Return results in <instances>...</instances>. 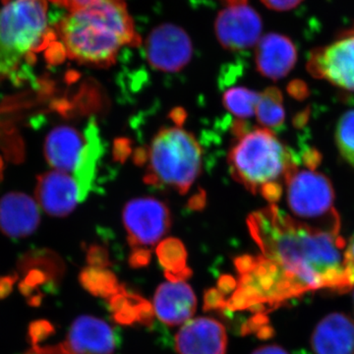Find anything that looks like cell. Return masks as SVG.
<instances>
[{
	"label": "cell",
	"mask_w": 354,
	"mask_h": 354,
	"mask_svg": "<svg viewBox=\"0 0 354 354\" xmlns=\"http://www.w3.org/2000/svg\"><path fill=\"white\" fill-rule=\"evenodd\" d=\"M216 38L228 50H245L259 43L262 20L246 4L228 6L221 10L215 23Z\"/></svg>",
	"instance_id": "10"
},
{
	"label": "cell",
	"mask_w": 354,
	"mask_h": 354,
	"mask_svg": "<svg viewBox=\"0 0 354 354\" xmlns=\"http://www.w3.org/2000/svg\"><path fill=\"white\" fill-rule=\"evenodd\" d=\"M174 348L178 354H225L227 330L215 319H192L177 333Z\"/></svg>",
	"instance_id": "12"
},
{
	"label": "cell",
	"mask_w": 354,
	"mask_h": 354,
	"mask_svg": "<svg viewBox=\"0 0 354 354\" xmlns=\"http://www.w3.org/2000/svg\"><path fill=\"white\" fill-rule=\"evenodd\" d=\"M260 94L245 87H232L223 97L225 108L239 120H244L256 114Z\"/></svg>",
	"instance_id": "23"
},
{
	"label": "cell",
	"mask_w": 354,
	"mask_h": 354,
	"mask_svg": "<svg viewBox=\"0 0 354 354\" xmlns=\"http://www.w3.org/2000/svg\"><path fill=\"white\" fill-rule=\"evenodd\" d=\"M109 310L113 320L122 325H133L135 323L150 327L153 323L155 310L148 300L136 293L127 291L121 285L120 290L108 299Z\"/></svg>",
	"instance_id": "19"
},
{
	"label": "cell",
	"mask_w": 354,
	"mask_h": 354,
	"mask_svg": "<svg viewBox=\"0 0 354 354\" xmlns=\"http://www.w3.org/2000/svg\"><path fill=\"white\" fill-rule=\"evenodd\" d=\"M87 260L90 267L106 269L111 265L108 251L101 246H92L88 251Z\"/></svg>",
	"instance_id": "26"
},
{
	"label": "cell",
	"mask_w": 354,
	"mask_h": 354,
	"mask_svg": "<svg viewBox=\"0 0 354 354\" xmlns=\"http://www.w3.org/2000/svg\"><path fill=\"white\" fill-rule=\"evenodd\" d=\"M57 6L64 7L69 11L76 10V9L82 8V7L90 6L99 0H50Z\"/></svg>",
	"instance_id": "31"
},
{
	"label": "cell",
	"mask_w": 354,
	"mask_h": 354,
	"mask_svg": "<svg viewBox=\"0 0 354 354\" xmlns=\"http://www.w3.org/2000/svg\"><path fill=\"white\" fill-rule=\"evenodd\" d=\"M120 342L118 330L102 319L85 315L74 321L60 346L68 354H113Z\"/></svg>",
	"instance_id": "11"
},
{
	"label": "cell",
	"mask_w": 354,
	"mask_h": 354,
	"mask_svg": "<svg viewBox=\"0 0 354 354\" xmlns=\"http://www.w3.org/2000/svg\"><path fill=\"white\" fill-rule=\"evenodd\" d=\"M255 115L266 129L274 133L283 129L286 111L283 94L278 88L270 87L261 93Z\"/></svg>",
	"instance_id": "22"
},
{
	"label": "cell",
	"mask_w": 354,
	"mask_h": 354,
	"mask_svg": "<svg viewBox=\"0 0 354 354\" xmlns=\"http://www.w3.org/2000/svg\"><path fill=\"white\" fill-rule=\"evenodd\" d=\"M237 288L236 279L232 278V276H227V274H223L221 276L218 281V290L223 293V295H228L230 293H234V290Z\"/></svg>",
	"instance_id": "30"
},
{
	"label": "cell",
	"mask_w": 354,
	"mask_h": 354,
	"mask_svg": "<svg viewBox=\"0 0 354 354\" xmlns=\"http://www.w3.org/2000/svg\"><path fill=\"white\" fill-rule=\"evenodd\" d=\"M227 301L225 295L218 288H209L205 292L204 310H221L227 309Z\"/></svg>",
	"instance_id": "27"
},
{
	"label": "cell",
	"mask_w": 354,
	"mask_h": 354,
	"mask_svg": "<svg viewBox=\"0 0 354 354\" xmlns=\"http://www.w3.org/2000/svg\"><path fill=\"white\" fill-rule=\"evenodd\" d=\"M252 354H290L285 349L278 346H266L256 349Z\"/></svg>",
	"instance_id": "33"
},
{
	"label": "cell",
	"mask_w": 354,
	"mask_h": 354,
	"mask_svg": "<svg viewBox=\"0 0 354 354\" xmlns=\"http://www.w3.org/2000/svg\"><path fill=\"white\" fill-rule=\"evenodd\" d=\"M23 354H68L60 344L55 346H34L31 351Z\"/></svg>",
	"instance_id": "32"
},
{
	"label": "cell",
	"mask_w": 354,
	"mask_h": 354,
	"mask_svg": "<svg viewBox=\"0 0 354 354\" xmlns=\"http://www.w3.org/2000/svg\"><path fill=\"white\" fill-rule=\"evenodd\" d=\"M286 187L288 208L300 223L339 234L334 189L327 177L314 171L312 167L297 169L288 178Z\"/></svg>",
	"instance_id": "6"
},
{
	"label": "cell",
	"mask_w": 354,
	"mask_h": 354,
	"mask_svg": "<svg viewBox=\"0 0 354 354\" xmlns=\"http://www.w3.org/2000/svg\"><path fill=\"white\" fill-rule=\"evenodd\" d=\"M37 202L46 213L53 216H65L73 212L82 200L71 174L53 171L39 177Z\"/></svg>",
	"instance_id": "13"
},
{
	"label": "cell",
	"mask_w": 354,
	"mask_h": 354,
	"mask_svg": "<svg viewBox=\"0 0 354 354\" xmlns=\"http://www.w3.org/2000/svg\"><path fill=\"white\" fill-rule=\"evenodd\" d=\"M346 255H348L349 262L354 266V234L346 246Z\"/></svg>",
	"instance_id": "34"
},
{
	"label": "cell",
	"mask_w": 354,
	"mask_h": 354,
	"mask_svg": "<svg viewBox=\"0 0 354 354\" xmlns=\"http://www.w3.org/2000/svg\"><path fill=\"white\" fill-rule=\"evenodd\" d=\"M146 53L153 69L174 73L189 64L193 55L192 41L178 26L160 25L147 39Z\"/></svg>",
	"instance_id": "9"
},
{
	"label": "cell",
	"mask_w": 354,
	"mask_h": 354,
	"mask_svg": "<svg viewBox=\"0 0 354 354\" xmlns=\"http://www.w3.org/2000/svg\"><path fill=\"white\" fill-rule=\"evenodd\" d=\"M247 225L262 254L251 257L237 281L246 310L264 314L310 291L354 288V266L339 234L300 223L274 205L251 214Z\"/></svg>",
	"instance_id": "1"
},
{
	"label": "cell",
	"mask_w": 354,
	"mask_h": 354,
	"mask_svg": "<svg viewBox=\"0 0 354 354\" xmlns=\"http://www.w3.org/2000/svg\"><path fill=\"white\" fill-rule=\"evenodd\" d=\"M297 60L295 44L283 35H266L260 39L256 50V65L263 76L279 80L290 73Z\"/></svg>",
	"instance_id": "17"
},
{
	"label": "cell",
	"mask_w": 354,
	"mask_h": 354,
	"mask_svg": "<svg viewBox=\"0 0 354 354\" xmlns=\"http://www.w3.org/2000/svg\"><path fill=\"white\" fill-rule=\"evenodd\" d=\"M87 132L68 125L53 128L48 135L44 153L55 171L73 174L87 145Z\"/></svg>",
	"instance_id": "16"
},
{
	"label": "cell",
	"mask_w": 354,
	"mask_h": 354,
	"mask_svg": "<svg viewBox=\"0 0 354 354\" xmlns=\"http://www.w3.org/2000/svg\"><path fill=\"white\" fill-rule=\"evenodd\" d=\"M309 71L337 87L354 92V29L310 55Z\"/></svg>",
	"instance_id": "8"
},
{
	"label": "cell",
	"mask_w": 354,
	"mask_h": 354,
	"mask_svg": "<svg viewBox=\"0 0 354 354\" xmlns=\"http://www.w3.org/2000/svg\"><path fill=\"white\" fill-rule=\"evenodd\" d=\"M151 261V251H132L129 257V265L132 268H143L149 265Z\"/></svg>",
	"instance_id": "29"
},
{
	"label": "cell",
	"mask_w": 354,
	"mask_h": 354,
	"mask_svg": "<svg viewBox=\"0 0 354 354\" xmlns=\"http://www.w3.org/2000/svg\"><path fill=\"white\" fill-rule=\"evenodd\" d=\"M50 0H1L0 79L24 80L35 55L53 39L48 26Z\"/></svg>",
	"instance_id": "4"
},
{
	"label": "cell",
	"mask_w": 354,
	"mask_h": 354,
	"mask_svg": "<svg viewBox=\"0 0 354 354\" xmlns=\"http://www.w3.org/2000/svg\"><path fill=\"white\" fill-rule=\"evenodd\" d=\"M57 34L65 55L93 66H111L123 48L140 44L124 0H99L70 11Z\"/></svg>",
	"instance_id": "2"
},
{
	"label": "cell",
	"mask_w": 354,
	"mask_h": 354,
	"mask_svg": "<svg viewBox=\"0 0 354 354\" xmlns=\"http://www.w3.org/2000/svg\"><path fill=\"white\" fill-rule=\"evenodd\" d=\"M353 301H354V288H353Z\"/></svg>",
	"instance_id": "36"
},
{
	"label": "cell",
	"mask_w": 354,
	"mask_h": 354,
	"mask_svg": "<svg viewBox=\"0 0 354 354\" xmlns=\"http://www.w3.org/2000/svg\"><path fill=\"white\" fill-rule=\"evenodd\" d=\"M268 8L277 11H286L295 8L302 0H261Z\"/></svg>",
	"instance_id": "28"
},
{
	"label": "cell",
	"mask_w": 354,
	"mask_h": 354,
	"mask_svg": "<svg viewBox=\"0 0 354 354\" xmlns=\"http://www.w3.org/2000/svg\"><path fill=\"white\" fill-rule=\"evenodd\" d=\"M80 281L88 292L106 299L113 297L121 286L113 272L90 266L81 272Z\"/></svg>",
	"instance_id": "24"
},
{
	"label": "cell",
	"mask_w": 354,
	"mask_h": 354,
	"mask_svg": "<svg viewBox=\"0 0 354 354\" xmlns=\"http://www.w3.org/2000/svg\"><path fill=\"white\" fill-rule=\"evenodd\" d=\"M197 309V298L184 281L162 283L153 297V310L160 322L169 326L188 322Z\"/></svg>",
	"instance_id": "15"
},
{
	"label": "cell",
	"mask_w": 354,
	"mask_h": 354,
	"mask_svg": "<svg viewBox=\"0 0 354 354\" xmlns=\"http://www.w3.org/2000/svg\"><path fill=\"white\" fill-rule=\"evenodd\" d=\"M230 6H236V4H246V0H227Z\"/></svg>",
	"instance_id": "35"
},
{
	"label": "cell",
	"mask_w": 354,
	"mask_h": 354,
	"mask_svg": "<svg viewBox=\"0 0 354 354\" xmlns=\"http://www.w3.org/2000/svg\"><path fill=\"white\" fill-rule=\"evenodd\" d=\"M39 221V205L28 195L12 192L0 199V230L7 236H29L38 228Z\"/></svg>",
	"instance_id": "14"
},
{
	"label": "cell",
	"mask_w": 354,
	"mask_h": 354,
	"mask_svg": "<svg viewBox=\"0 0 354 354\" xmlns=\"http://www.w3.org/2000/svg\"><path fill=\"white\" fill-rule=\"evenodd\" d=\"M315 354H354V321L342 313L326 316L311 337Z\"/></svg>",
	"instance_id": "18"
},
{
	"label": "cell",
	"mask_w": 354,
	"mask_h": 354,
	"mask_svg": "<svg viewBox=\"0 0 354 354\" xmlns=\"http://www.w3.org/2000/svg\"><path fill=\"white\" fill-rule=\"evenodd\" d=\"M234 134L236 140L228 153L232 176L253 194L279 201L283 186L299 167V158L266 128L249 130L241 121Z\"/></svg>",
	"instance_id": "3"
},
{
	"label": "cell",
	"mask_w": 354,
	"mask_h": 354,
	"mask_svg": "<svg viewBox=\"0 0 354 354\" xmlns=\"http://www.w3.org/2000/svg\"><path fill=\"white\" fill-rule=\"evenodd\" d=\"M147 162V183L186 194L201 172L202 148L183 127H164L151 141Z\"/></svg>",
	"instance_id": "5"
},
{
	"label": "cell",
	"mask_w": 354,
	"mask_h": 354,
	"mask_svg": "<svg viewBox=\"0 0 354 354\" xmlns=\"http://www.w3.org/2000/svg\"><path fill=\"white\" fill-rule=\"evenodd\" d=\"M86 132L88 137L87 145L84 150L80 162L72 174L80 191L82 202L93 189L95 174H97V162L102 157V141L95 121L88 122V127H86Z\"/></svg>",
	"instance_id": "20"
},
{
	"label": "cell",
	"mask_w": 354,
	"mask_h": 354,
	"mask_svg": "<svg viewBox=\"0 0 354 354\" xmlns=\"http://www.w3.org/2000/svg\"><path fill=\"white\" fill-rule=\"evenodd\" d=\"M123 225L132 251H151L171 227L167 205L153 197L135 198L125 205Z\"/></svg>",
	"instance_id": "7"
},
{
	"label": "cell",
	"mask_w": 354,
	"mask_h": 354,
	"mask_svg": "<svg viewBox=\"0 0 354 354\" xmlns=\"http://www.w3.org/2000/svg\"><path fill=\"white\" fill-rule=\"evenodd\" d=\"M158 262L164 268L165 278L172 283L189 279L192 270L186 265L187 252L183 242L176 239L162 241L157 247Z\"/></svg>",
	"instance_id": "21"
},
{
	"label": "cell",
	"mask_w": 354,
	"mask_h": 354,
	"mask_svg": "<svg viewBox=\"0 0 354 354\" xmlns=\"http://www.w3.org/2000/svg\"><path fill=\"white\" fill-rule=\"evenodd\" d=\"M335 140L342 157L354 167V109L342 116L335 130Z\"/></svg>",
	"instance_id": "25"
}]
</instances>
